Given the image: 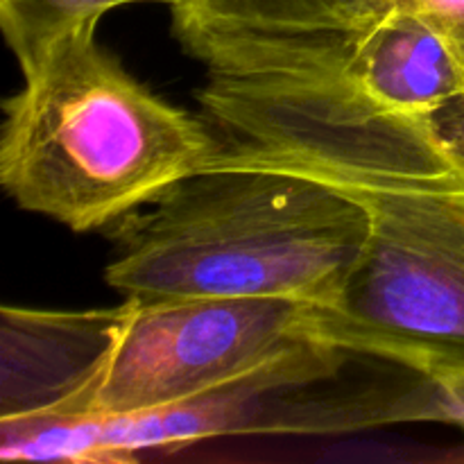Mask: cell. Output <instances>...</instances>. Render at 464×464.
<instances>
[{"label": "cell", "mask_w": 464, "mask_h": 464, "mask_svg": "<svg viewBox=\"0 0 464 464\" xmlns=\"http://www.w3.org/2000/svg\"><path fill=\"white\" fill-rule=\"evenodd\" d=\"M338 188L365 207L370 231L338 293L311 306V338L426 379H464V190Z\"/></svg>", "instance_id": "277c9868"}, {"label": "cell", "mask_w": 464, "mask_h": 464, "mask_svg": "<svg viewBox=\"0 0 464 464\" xmlns=\"http://www.w3.org/2000/svg\"><path fill=\"white\" fill-rule=\"evenodd\" d=\"M98 21L57 36L23 72L0 130L5 193L77 234L157 202L220 150L204 118L125 71L98 41Z\"/></svg>", "instance_id": "6da1fadb"}, {"label": "cell", "mask_w": 464, "mask_h": 464, "mask_svg": "<svg viewBox=\"0 0 464 464\" xmlns=\"http://www.w3.org/2000/svg\"><path fill=\"white\" fill-rule=\"evenodd\" d=\"M148 213L116 222L104 279L125 299L324 304L356 266L370 216L329 181L272 168H204Z\"/></svg>", "instance_id": "7a4b0ae2"}, {"label": "cell", "mask_w": 464, "mask_h": 464, "mask_svg": "<svg viewBox=\"0 0 464 464\" xmlns=\"http://www.w3.org/2000/svg\"><path fill=\"white\" fill-rule=\"evenodd\" d=\"M134 302L95 311H0V421L93 417Z\"/></svg>", "instance_id": "52a82bcc"}, {"label": "cell", "mask_w": 464, "mask_h": 464, "mask_svg": "<svg viewBox=\"0 0 464 464\" xmlns=\"http://www.w3.org/2000/svg\"><path fill=\"white\" fill-rule=\"evenodd\" d=\"M399 0H184L172 25L186 53L220 75L338 72Z\"/></svg>", "instance_id": "8992f818"}, {"label": "cell", "mask_w": 464, "mask_h": 464, "mask_svg": "<svg viewBox=\"0 0 464 464\" xmlns=\"http://www.w3.org/2000/svg\"><path fill=\"white\" fill-rule=\"evenodd\" d=\"M426 118L440 143L464 161V93L440 104Z\"/></svg>", "instance_id": "8fae6325"}, {"label": "cell", "mask_w": 464, "mask_h": 464, "mask_svg": "<svg viewBox=\"0 0 464 464\" xmlns=\"http://www.w3.org/2000/svg\"><path fill=\"white\" fill-rule=\"evenodd\" d=\"M344 72L376 104L408 116H429L464 93L460 68L444 36L403 0L362 34Z\"/></svg>", "instance_id": "ba28073f"}, {"label": "cell", "mask_w": 464, "mask_h": 464, "mask_svg": "<svg viewBox=\"0 0 464 464\" xmlns=\"http://www.w3.org/2000/svg\"><path fill=\"white\" fill-rule=\"evenodd\" d=\"M440 30L456 57L464 82V0H403Z\"/></svg>", "instance_id": "30bf717a"}, {"label": "cell", "mask_w": 464, "mask_h": 464, "mask_svg": "<svg viewBox=\"0 0 464 464\" xmlns=\"http://www.w3.org/2000/svg\"><path fill=\"white\" fill-rule=\"evenodd\" d=\"M204 121L220 150L207 168H272L334 186L464 190V161L426 116L383 109L344 71L208 72Z\"/></svg>", "instance_id": "3957f363"}, {"label": "cell", "mask_w": 464, "mask_h": 464, "mask_svg": "<svg viewBox=\"0 0 464 464\" xmlns=\"http://www.w3.org/2000/svg\"><path fill=\"white\" fill-rule=\"evenodd\" d=\"M131 3H163L175 9L184 0H0V27L21 72H25L57 36Z\"/></svg>", "instance_id": "9c48e42d"}, {"label": "cell", "mask_w": 464, "mask_h": 464, "mask_svg": "<svg viewBox=\"0 0 464 464\" xmlns=\"http://www.w3.org/2000/svg\"><path fill=\"white\" fill-rule=\"evenodd\" d=\"M308 313L276 297L134 302L93 417L148 415L249 379L317 343Z\"/></svg>", "instance_id": "5b68a950"}]
</instances>
